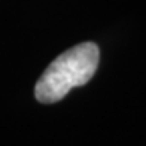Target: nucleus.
<instances>
[{
  "label": "nucleus",
  "mask_w": 146,
  "mask_h": 146,
  "mask_svg": "<svg viewBox=\"0 0 146 146\" xmlns=\"http://www.w3.org/2000/svg\"><path fill=\"white\" fill-rule=\"evenodd\" d=\"M100 52L92 42H84L63 52L45 69L35 87L37 102L51 104L69 94L72 88L82 87L94 76Z\"/></svg>",
  "instance_id": "1"
}]
</instances>
